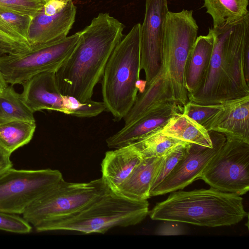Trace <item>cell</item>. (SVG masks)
<instances>
[{"label": "cell", "mask_w": 249, "mask_h": 249, "mask_svg": "<svg viewBox=\"0 0 249 249\" xmlns=\"http://www.w3.org/2000/svg\"><path fill=\"white\" fill-rule=\"evenodd\" d=\"M174 103L177 102L172 98L161 69L157 75L146 84L144 90L138 94L133 106L123 118L124 125H130L147 114Z\"/></svg>", "instance_id": "cell-18"}, {"label": "cell", "mask_w": 249, "mask_h": 249, "mask_svg": "<svg viewBox=\"0 0 249 249\" xmlns=\"http://www.w3.org/2000/svg\"><path fill=\"white\" fill-rule=\"evenodd\" d=\"M249 0H204L202 6L212 18L213 28L235 22L249 14Z\"/></svg>", "instance_id": "cell-23"}, {"label": "cell", "mask_w": 249, "mask_h": 249, "mask_svg": "<svg viewBox=\"0 0 249 249\" xmlns=\"http://www.w3.org/2000/svg\"><path fill=\"white\" fill-rule=\"evenodd\" d=\"M110 189L102 178L88 182H70L62 179L35 200L22 213L34 227L45 221L69 216L102 196Z\"/></svg>", "instance_id": "cell-6"}, {"label": "cell", "mask_w": 249, "mask_h": 249, "mask_svg": "<svg viewBox=\"0 0 249 249\" xmlns=\"http://www.w3.org/2000/svg\"><path fill=\"white\" fill-rule=\"evenodd\" d=\"M7 86L8 84L5 81L2 74L0 71V92L2 91Z\"/></svg>", "instance_id": "cell-35"}, {"label": "cell", "mask_w": 249, "mask_h": 249, "mask_svg": "<svg viewBox=\"0 0 249 249\" xmlns=\"http://www.w3.org/2000/svg\"><path fill=\"white\" fill-rule=\"evenodd\" d=\"M51 169L27 170L10 168L0 173V211L22 214L36 199L62 179Z\"/></svg>", "instance_id": "cell-9"}, {"label": "cell", "mask_w": 249, "mask_h": 249, "mask_svg": "<svg viewBox=\"0 0 249 249\" xmlns=\"http://www.w3.org/2000/svg\"><path fill=\"white\" fill-rule=\"evenodd\" d=\"M36 128V122L12 120L0 123V147L11 155L30 142Z\"/></svg>", "instance_id": "cell-24"}, {"label": "cell", "mask_w": 249, "mask_h": 249, "mask_svg": "<svg viewBox=\"0 0 249 249\" xmlns=\"http://www.w3.org/2000/svg\"><path fill=\"white\" fill-rule=\"evenodd\" d=\"M153 220L216 227L238 223L247 215L240 196L211 187L174 191L149 211Z\"/></svg>", "instance_id": "cell-2"}, {"label": "cell", "mask_w": 249, "mask_h": 249, "mask_svg": "<svg viewBox=\"0 0 249 249\" xmlns=\"http://www.w3.org/2000/svg\"><path fill=\"white\" fill-rule=\"evenodd\" d=\"M165 157L142 158L115 192L133 200H147L150 197V191L153 182Z\"/></svg>", "instance_id": "cell-20"}, {"label": "cell", "mask_w": 249, "mask_h": 249, "mask_svg": "<svg viewBox=\"0 0 249 249\" xmlns=\"http://www.w3.org/2000/svg\"><path fill=\"white\" fill-rule=\"evenodd\" d=\"M198 179L222 192L246 194L249 190V143L226 139Z\"/></svg>", "instance_id": "cell-11"}, {"label": "cell", "mask_w": 249, "mask_h": 249, "mask_svg": "<svg viewBox=\"0 0 249 249\" xmlns=\"http://www.w3.org/2000/svg\"><path fill=\"white\" fill-rule=\"evenodd\" d=\"M189 143L184 142L178 145L165 156L153 182L150 191L157 186L172 171L178 162L185 155Z\"/></svg>", "instance_id": "cell-28"}, {"label": "cell", "mask_w": 249, "mask_h": 249, "mask_svg": "<svg viewBox=\"0 0 249 249\" xmlns=\"http://www.w3.org/2000/svg\"><path fill=\"white\" fill-rule=\"evenodd\" d=\"M198 31L192 10L168 11L161 46V69L173 100L182 107L189 102L185 68Z\"/></svg>", "instance_id": "cell-5"}, {"label": "cell", "mask_w": 249, "mask_h": 249, "mask_svg": "<svg viewBox=\"0 0 249 249\" xmlns=\"http://www.w3.org/2000/svg\"><path fill=\"white\" fill-rule=\"evenodd\" d=\"M221 104L201 105L189 101L183 107L182 113L203 125L220 107Z\"/></svg>", "instance_id": "cell-30"}, {"label": "cell", "mask_w": 249, "mask_h": 249, "mask_svg": "<svg viewBox=\"0 0 249 249\" xmlns=\"http://www.w3.org/2000/svg\"><path fill=\"white\" fill-rule=\"evenodd\" d=\"M141 24L134 25L111 54L101 79L103 102L116 121L133 106L139 91Z\"/></svg>", "instance_id": "cell-4"}, {"label": "cell", "mask_w": 249, "mask_h": 249, "mask_svg": "<svg viewBox=\"0 0 249 249\" xmlns=\"http://www.w3.org/2000/svg\"><path fill=\"white\" fill-rule=\"evenodd\" d=\"M81 39L80 32L64 38L30 48L25 52L0 58V71L7 84L21 85L32 76L56 72L69 57Z\"/></svg>", "instance_id": "cell-7"}, {"label": "cell", "mask_w": 249, "mask_h": 249, "mask_svg": "<svg viewBox=\"0 0 249 249\" xmlns=\"http://www.w3.org/2000/svg\"><path fill=\"white\" fill-rule=\"evenodd\" d=\"M156 230L155 234L160 235H178L185 233L184 229L178 222L164 221Z\"/></svg>", "instance_id": "cell-33"}, {"label": "cell", "mask_w": 249, "mask_h": 249, "mask_svg": "<svg viewBox=\"0 0 249 249\" xmlns=\"http://www.w3.org/2000/svg\"><path fill=\"white\" fill-rule=\"evenodd\" d=\"M33 18L11 11H0V30L28 42V34Z\"/></svg>", "instance_id": "cell-27"}, {"label": "cell", "mask_w": 249, "mask_h": 249, "mask_svg": "<svg viewBox=\"0 0 249 249\" xmlns=\"http://www.w3.org/2000/svg\"><path fill=\"white\" fill-rule=\"evenodd\" d=\"M142 157L131 144L107 151L101 164V178L108 188L116 192Z\"/></svg>", "instance_id": "cell-19"}, {"label": "cell", "mask_w": 249, "mask_h": 249, "mask_svg": "<svg viewBox=\"0 0 249 249\" xmlns=\"http://www.w3.org/2000/svg\"><path fill=\"white\" fill-rule=\"evenodd\" d=\"M169 11L167 0H146L140 29V66L150 82L161 69L164 23Z\"/></svg>", "instance_id": "cell-13"}, {"label": "cell", "mask_w": 249, "mask_h": 249, "mask_svg": "<svg viewBox=\"0 0 249 249\" xmlns=\"http://www.w3.org/2000/svg\"><path fill=\"white\" fill-rule=\"evenodd\" d=\"M28 42L17 38L0 30V58L29 50Z\"/></svg>", "instance_id": "cell-32"}, {"label": "cell", "mask_w": 249, "mask_h": 249, "mask_svg": "<svg viewBox=\"0 0 249 249\" xmlns=\"http://www.w3.org/2000/svg\"><path fill=\"white\" fill-rule=\"evenodd\" d=\"M213 147L190 143L185 155L168 175L150 192L151 196L163 195L184 188L199 177L213 157L221 149L226 138L220 133L209 131Z\"/></svg>", "instance_id": "cell-12"}, {"label": "cell", "mask_w": 249, "mask_h": 249, "mask_svg": "<svg viewBox=\"0 0 249 249\" xmlns=\"http://www.w3.org/2000/svg\"><path fill=\"white\" fill-rule=\"evenodd\" d=\"M223 103L249 95V14L233 22L222 51Z\"/></svg>", "instance_id": "cell-10"}, {"label": "cell", "mask_w": 249, "mask_h": 249, "mask_svg": "<svg viewBox=\"0 0 249 249\" xmlns=\"http://www.w3.org/2000/svg\"><path fill=\"white\" fill-rule=\"evenodd\" d=\"M163 134L182 142L212 147L209 132L182 112L175 114L160 128Z\"/></svg>", "instance_id": "cell-22"}, {"label": "cell", "mask_w": 249, "mask_h": 249, "mask_svg": "<svg viewBox=\"0 0 249 249\" xmlns=\"http://www.w3.org/2000/svg\"><path fill=\"white\" fill-rule=\"evenodd\" d=\"M47 0H0V11H11L34 18Z\"/></svg>", "instance_id": "cell-29"}, {"label": "cell", "mask_w": 249, "mask_h": 249, "mask_svg": "<svg viewBox=\"0 0 249 249\" xmlns=\"http://www.w3.org/2000/svg\"><path fill=\"white\" fill-rule=\"evenodd\" d=\"M148 206L147 200L129 199L110 190L76 213L43 221L34 227L38 232L63 230L105 233L114 227L140 223L148 214Z\"/></svg>", "instance_id": "cell-3"}, {"label": "cell", "mask_w": 249, "mask_h": 249, "mask_svg": "<svg viewBox=\"0 0 249 249\" xmlns=\"http://www.w3.org/2000/svg\"><path fill=\"white\" fill-rule=\"evenodd\" d=\"M232 23L218 28H212L214 35V44L209 65L198 89L188 95L189 101L206 105L223 103V47Z\"/></svg>", "instance_id": "cell-16"}, {"label": "cell", "mask_w": 249, "mask_h": 249, "mask_svg": "<svg viewBox=\"0 0 249 249\" xmlns=\"http://www.w3.org/2000/svg\"><path fill=\"white\" fill-rule=\"evenodd\" d=\"M10 155L0 147V173L12 167V162L10 159Z\"/></svg>", "instance_id": "cell-34"}, {"label": "cell", "mask_w": 249, "mask_h": 249, "mask_svg": "<svg viewBox=\"0 0 249 249\" xmlns=\"http://www.w3.org/2000/svg\"><path fill=\"white\" fill-rule=\"evenodd\" d=\"M22 120L36 122L34 113L17 92L13 86H7L0 92V123Z\"/></svg>", "instance_id": "cell-26"}, {"label": "cell", "mask_w": 249, "mask_h": 249, "mask_svg": "<svg viewBox=\"0 0 249 249\" xmlns=\"http://www.w3.org/2000/svg\"><path fill=\"white\" fill-rule=\"evenodd\" d=\"M177 103L155 110L134 123L124 127L106 140L109 148H118L131 143L164 125L175 114L182 112Z\"/></svg>", "instance_id": "cell-17"}, {"label": "cell", "mask_w": 249, "mask_h": 249, "mask_svg": "<svg viewBox=\"0 0 249 249\" xmlns=\"http://www.w3.org/2000/svg\"><path fill=\"white\" fill-rule=\"evenodd\" d=\"M214 44V35L209 28L207 35L197 37L185 68V86L188 95L199 88L208 69Z\"/></svg>", "instance_id": "cell-21"}, {"label": "cell", "mask_w": 249, "mask_h": 249, "mask_svg": "<svg viewBox=\"0 0 249 249\" xmlns=\"http://www.w3.org/2000/svg\"><path fill=\"white\" fill-rule=\"evenodd\" d=\"M160 128L130 143L142 158L165 156L178 145L186 142L163 134Z\"/></svg>", "instance_id": "cell-25"}, {"label": "cell", "mask_w": 249, "mask_h": 249, "mask_svg": "<svg viewBox=\"0 0 249 249\" xmlns=\"http://www.w3.org/2000/svg\"><path fill=\"white\" fill-rule=\"evenodd\" d=\"M55 73L41 72L21 84V99L33 113L47 109L76 117L90 118L104 111L102 102L92 100L81 102L73 97L63 95L57 86Z\"/></svg>", "instance_id": "cell-8"}, {"label": "cell", "mask_w": 249, "mask_h": 249, "mask_svg": "<svg viewBox=\"0 0 249 249\" xmlns=\"http://www.w3.org/2000/svg\"><path fill=\"white\" fill-rule=\"evenodd\" d=\"M203 126L226 139L249 143V95L222 103Z\"/></svg>", "instance_id": "cell-15"}, {"label": "cell", "mask_w": 249, "mask_h": 249, "mask_svg": "<svg viewBox=\"0 0 249 249\" xmlns=\"http://www.w3.org/2000/svg\"><path fill=\"white\" fill-rule=\"evenodd\" d=\"M76 14L72 0H47L32 20L27 37L30 48L67 37Z\"/></svg>", "instance_id": "cell-14"}, {"label": "cell", "mask_w": 249, "mask_h": 249, "mask_svg": "<svg viewBox=\"0 0 249 249\" xmlns=\"http://www.w3.org/2000/svg\"><path fill=\"white\" fill-rule=\"evenodd\" d=\"M0 230L14 233H27L32 231V227L23 218L16 214L0 211Z\"/></svg>", "instance_id": "cell-31"}, {"label": "cell", "mask_w": 249, "mask_h": 249, "mask_svg": "<svg viewBox=\"0 0 249 249\" xmlns=\"http://www.w3.org/2000/svg\"><path fill=\"white\" fill-rule=\"evenodd\" d=\"M124 25L108 13H101L80 31L78 45L55 73L60 92L81 102L91 100L108 60L124 36Z\"/></svg>", "instance_id": "cell-1"}]
</instances>
